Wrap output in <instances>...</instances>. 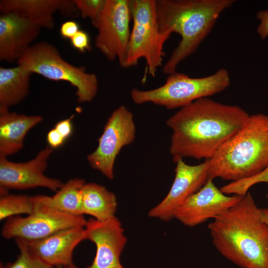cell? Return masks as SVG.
Returning a JSON list of instances; mask_svg holds the SVG:
<instances>
[{
    "label": "cell",
    "instance_id": "6da1fadb",
    "mask_svg": "<svg viewBox=\"0 0 268 268\" xmlns=\"http://www.w3.org/2000/svg\"><path fill=\"white\" fill-rule=\"evenodd\" d=\"M250 115L237 105L209 97L184 107L166 121L172 131L170 153L179 158H211L243 125Z\"/></svg>",
    "mask_w": 268,
    "mask_h": 268
},
{
    "label": "cell",
    "instance_id": "7a4b0ae2",
    "mask_svg": "<svg viewBox=\"0 0 268 268\" xmlns=\"http://www.w3.org/2000/svg\"><path fill=\"white\" fill-rule=\"evenodd\" d=\"M208 228L213 245L228 260L242 268H268V225L249 192Z\"/></svg>",
    "mask_w": 268,
    "mask_h": 268
},
{
    "label": "cell",
    "instance_id": "3957f363",
    "mask_svg": "<svg viewBox=\"0 0 268 268\" xmlns=\"http://www.w3.org/2000/svg\"><path fill=\"white\" fill-rule=\"evenodd\" d=\"M234 0H158L160 31L168 38L174 32L181 39L163 66V72H176L179 64L194 53L212 31L222 13Z\"/></svg>",
    "mask_w": 268,
    "mask_h": 268
},
{
    "label": "cell",
    "instance_id": "277c9868",
    "mask_svg": "<svg viewBox=\"0 0 268 268\" xmlns=\"http://www.w3.org/2000/svg\"><path fill=\"white\" fill-rule=\"evenodd\" d=\"M268 167V115H250L242 127L209 159V179L232 182Z\"/></svg>",
    "mask_w": 268,
    "mask_h": 268
},
{
    "label": "cell",
    "instance_id": "5b68a950",
    "mask_svg": "<svg viewBox=\"0 0 268 268\" xmlns=\"http://www.w3.org/2000/svg\"><path fill=\"white\" fill-rule=\"evenodd\" d=\"M230 84V74L225 68L197 78L175 72L169 75L165 83L158 88L146 90L134 88L130 94L135 104L152 103L173 109L181 108L197 100L220 93Z\"/></svg>",
    "mask_w": 268,
    "mask_h": 268
},
{
    "label": "cell",
    "instance_id": "8992f818",
    "mask_svg": "<svg viewBox=\"0 0 268 268\" xmlns=\"http://www.w3.org/2000/svg\"><path fill=\"white\" fill-rule=\"evenodd\" d=\"M17 63L32 73L52 80L69 82L76 88L79 103L92 101L97 93L96 75L87 72L84 67L75 66L66 61L58 50L47 42L32 44Z\"/></svg>",
    "mask_w": 268,
    "mask_h": 268
},
{
    "label": "cell",
    "instance_id": "52a82bcc",
    "mask_svg": "<svg viewBox=\"0 0 268 268\" xmlns=\"http://www.w3.org/2000/svg\"><path fill=\"white\" fill-rule=\"evenodd\" d=\"M133 24L125 68L143 58L148 74L154 76L162 66L163 46L168 37L160 31L156 0H131Z\"/></svg>",
    "mask_w": 268,
    "mask_h": 268
},
{
    "label": "cell",
    "instance_id": "ba28073f",
    "mask_svg": "<svg viewBox=\"0 0 268 268\" xmlns=\"http://www.w3.org/2000/svg\"><path fill=\"white\" fill-rule=\"evenodd\" d=\"M33 198L35 208L32 213L25 217L15 216L6 219L1 230L3 238L35 241L66 229L85 226L87 220L83 215H72L57 210L47 204L42 195Z\"/></svg>",
    "mask_w": 268,
    "mask_h": 268
},
{
    "label": "cell",
    "instance_id": "9c48e42d",
    "mask_svg": "<svg viewBox=\"0 0 268 268\" xmlns=\"http://www.w3.org/2000/svg\"><path fill=\"white\" fill-rule=\"evenodd\" d=\"M132 18L131 0H106L100 16L91 21L97 30L95 46L109 60H118L124 67L126 61Z\"/></svg>",
    "mask_w": 268,
    "mask_h": 268
},
{
    "label": "cell",
    "instance_id": "30bf717a",
    "mask_svg": "<svg viewBox=\"0 0 268 268\" xmlns=\"http://www.w3.org/2000/svg\"><path fill=\"white\" fill-rule=\"evenodd\" d=\"M134 115L125 106L115 109L108 118L97 148L87 157L90 166L109 180L114 178V168L122 148L135 138Z\"/></svg>",
    "mask_w": 268,
    "mask_h": 268
},
{
    "label": "cell",
    "instance_id": "8fae6325",
    "mask_svg": "<svg viewBox=\"0 0 268 268\" xmlns=\"http://www.w3.org/2000/svg\"><path fill=\"white\" fill-rule=\"evenodd\" d=\"M174 162L175 176L171 187L164 199L149 211L150 217L164 221L171 220L186 199L209 180V159L195 165L187 164L182 158Z\"/></svg>",
    "mask_w": 268,
    "mask_h": 268
},
{
    "label": "cell",
    "instance_id": "7c38bea8",
    "mask_svg": "<svg viewBox=\"0 0 268 268\" xmlns=\"http://www.w3.org/2000/svg\"><path fill=\"white\" fill-rule=\"evenodd\" d=\"M53 148L47 146L26 162L16 163L0 157V187L6 190H26L44 187L57 192L63 185L59 179L44 174Z\"/></svg>",
    "mask_w": 268,
    "mask_h": 268
},
{
    "label": "cell",
    "instance_id": "4fadbf2b",
    "mask_svg": "<svg viewBox=\"0 0 268 268\" xmlns=\"http://www.w3.org/2000/svg\"><path fill=\"white\" fill-rule=\"evenodd\" d=\"M209 179L198 192L188 197L177 209L174 218L185 226L194 227L215 219L235 205L243 198L226 195Z\"/></svg>",
    "mask_w": 268,
    "mask_h": 268
},
{
    "label": "cell",
    "instance_id": "5bb4252c",
    "mask_svg": "<svg viewBox=\"0 0 268 268\" xmlns=\"http://www.w3.org/2000/svg\"><path fill=\"white\" fill-rule=\"evenodd\" d=\"M84 228L86 240L93 242L96 249L87 268H124L120 259L127 240L120 220L116 216L105 221L90 218Z\"/></svg>",
    "mask_w": 268,
    "mask_h": 268
},
{
    "label": "cell",
    "instance_id": "9a60e30c",
    "mask_svg": "<svg viewBox=\"0 0 268 268\" xmlns=\"http://www.w3.org/2000/svg\"><path fill=\"white\" fill-rule=\"evenodd\" d=\"M84 240V226H77L60 231L42 239L23 240L32 255L57 268L72 264L74 249Z\"/></svg>",
    "mask_w": 268,
    "mask_h": 268
},
{
    "label": "cell",
    "instance_id": "2e32d148",
    "mask_svg": "<svg viewBox=\"0 0 268 268\" xmlns=\"http://www.w3.org/2000/svg\"><path fill=\"white\" fill-rule=\"evenodd\" d=\"M40 28L26 18L11 13L0 15V60L17 62L32 45Z\"/></svg>",
    "mask_w": 268,
    "mask_h": 268
},
{
    "label": "cell",
    "instance_id": "e0dca14e",
    "mask_svg": "<svg viewBox=\"0 0 268 268\" xmlns=\"http://www.w3.org/2000/svg\"><path fill=\"white\" fill-rule=\"evenodd\" d=\"M77 9L70 0H2L1 13H11L27 19L40 28L52 29L54 14L59 11L66 16H74Z\"/></svg>",
    "mask_w": 268,
    "mask_h": 268
},
{
    "label": "cell",
    "instance_id": "ac0fdd59",
    "mask_svg": "<svg viewBox=\"0 0 268 268\" xmlns=\"http://www.w3.org/2000/svg\"><path fill=\"white\" fill-rule=\"evenodd\" d=\"M42 120L41 116H27L0 109V157H6L22 149L28 132Z\"/></svg>",
    "mask_w": 268,
    "mask_h": 268
},
{
    "label": "cell",
    "instance_id": "d6986e66",
    "mask_svg": "<svg viewBox=\"0 0 268 268\" xmlns=\"http://www.w3.org/2000/svg\"><path fill=\"white\" fill-rule=\"evenodd\" d=\"M118 203L115 194L104 186L95 183H85L82 189L81 213L105 221L114 216Z\"/></svg>",
    "mask_w": 268,
    "mask_h": 268
},
{
    "label": "cell",
    "instance_id": "ffe728a7",
    "mask_svg": "<svg viewBox=\"0 0 268 268\" xmlns=\"http://www.w3.org/2000/svg\"><path fill=\"white\" fill-rule=\"evenodd\" d=\"M32 73L22 67H0V109H8L28 95Z\"/></svg>",
    "mask_w": 268,
    "mask_h": 268
},
{
    "label": "cell",
    "instance_id": "44dd1931",
    "mask_svg": "<svg viewBox=\"0 0 268 268\" xmlns=\"http://www.w3.org/2000/svg\"><path fill=\"white\" fill-rule=\"evenodd\" d=\"M85 183L82 179H70L52 197L42 195L44 201L49 205L63 212L81 215L82 189Z\"/></svg>",
    "mask_w": 268,
    "mask_h": 268
},
{
    "label": "cell",
    "instance_id": "7402d4cb",
    "mask_svg": "<svg viewBox=\"0 0 268 268\" xmlns=\"http://www.w3.org/2000/svg\"><path fill=\"white\" fill-rule=\"evenodd\" d=\"M35 208L33 196L7 194L0 198V220L21 214H30Z\"/></svg>",
    "mask_w": 268,
    "mask_h": 268
},
{
    "label": "cell",
    "instance_id": "603a6c76",
    "mask_svg": "<svg viewBox=\"0 0 268 268\" xmlns=\"http://www.w3.org/2000/svg\"><path fill=\"white\" fill-rule=\"evenodd\" d=\"M20 254L15 261L5 264H0V268H55L32 255L22 239H14Z\"/></svg>",
    "mask_w": 268,
    "mask_h": 268
},
{
    "label": "cell",
    "instance_id": "cb8c5ba5",
    "mask_svg": "<svg viewBox=\"0 0 268 268\" xmlns=\"http://www.w3.org/2000/svg\"><path fill=\"white\" fill-rule=\"evenodd\" d=\"M260 183L268 184V167L247 178L231 182L222 187L220 190L225 194H234L244 197L252 186Z\"/></svg>",
    "mask_w": 268,
    "mask_h": 268
},
{
    "label": "cell",
    "instance_id": "d4e9b609",
    "mask_svg": "<svg viewBox=\"0 0 268 268\" xmlns=\"http://www.w3.org/2000/svg\"><path fill=\"white\" fill-rule=\"evenodd\" d=\"M81 16L91 21L97 19L103 11L106 0H73Z\"/></svg>",
    "mask_w": 268,
    "mask_h": 268
},
{
    "label": "cell",
    "instance_id": "484cf974",
    "mask_svg": "<svg viewBox=\"0 0 268 268\" xmlns=\"http://www.w3.org/2000/svg\"><path fill=\"white\" fill-rule=\"evenodd\" d=\"M70 40L72 46L80 53L91 50L89 36L83 30H79Z\"/></svg>",
    "mask_w": 268,
    "mask_h": 268
},
{
    "label": "cell",
    "instance_id": "4316f807",
    "mask_svg": "<svg viewBox=\"0 0 268 268\" xmlns=\"http://www.w3.org/2000/svg\"><path fill=\"white\" fill-rule=\"evenodd\" d=\"M256 18L260 21L257 32L260 38L264 40L268 37V9L259 10Z\"/></svg>",
    "mask_w": 268,
    "mask_h": 268
},
{
    "label": "cell",
    "instance_id": "83f0119b",
    "mask_svg": "<svg viewBox=\"0 0 268 268\" xmlns=\"http://www.w3.org/2000/svg\"><path fill=\"white\" fill-rule=\"evenodd\" d=\"M79 30V26L76 21L68 20L62 23L60 32L63 38L70 39Z\"/></svg>",
    "mask_w": 268,
    "mask_h": 268
},
{
    "label": "cell",
    "instance_id": "f1b7e54d",
    "mask_svg": "<svg viewBox=\"0 0 268 268\" xmlns=\"http://www.w3.org/2000/svg\"><path fill=\"white\" fill-rule=\"evenodd\" d=\"M73 116V115H72L67 119L59 121L55 127V128L66 140L70 136L72 132L71 120Z\"/></svg>",
    "mask_w": 268,
    "mask_h": 268
},
{
    "label": "cell",
    "instance_id": "f546056e",
    "mask_svg": "<svg viewBox=\"0 0 268 268\" xmlns=\"http://www.w3.org/2000/svg\"><path fill=\"white\" fill-rule=\"evenodd\" d=\"M47 141L49 146L53 149L57 148L62 145L66 140L54 128L51 130L48 133Z\"/></svg>",
    "mask_w": 268,
    "mask_h": 268
},
{
    "label": "cell",
    "instance_id": "4dcf8cb0",
    "mask_svg": "<svg viewBox=\"0 0 268 268\" xmlns=\"http://www.w3.org/2000/svg\"><path fill=\"white\" fill-rule=\"evenodd\" d=\"M262 220L268 225V208H260Z\"/></svg>",
    "mask_w": 268,
    "mask_h": 268
},
{
    "label": "cell",
    "instance_id": "1f68e13d",
    "mask_svg": "<svg viewBox=\"0 0 268 268\" xmlns=\"http://www.w3.org/2000/svg\"><path fill=\"white\" fill-rule=\"evenodd\" d=\"M55 268H78L74 264L72 263V264L65 266L63 267H59Z\"/></svg>",
    "mask_w": 268,
    "mask_h": 268
},
{
    "label": "cell",
    "instance_id": "d6a6232c",
    "mask_svg": "<svg viewBox=\"0 0 268 268\" xmlns=\"http://www.w3.org/2000/svg\"><path fill=\"white\" fill-rule=\"evenodd\" d=\"M266 197H267V198L268 199V193L267 194Z\"/></svg>",
    "mask_w": 268,
    "mask_h": 268
}]
</instances>
